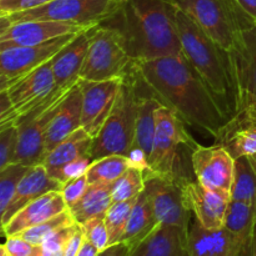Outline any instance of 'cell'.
Segmentation results:
<instances>
[{"mask_svg":"<svg viewBox=\"0 0 256 256\" xmlns=\"http://www.w3.org/2000/svg\"><path fill=\"white\" fill-rule=\"evenodd\" d=\"M249 159H250V162H252V166H254V169H255V172H256V154L252 155V156H250Z\"/></svg>","mask_w":256,"mask_h":256,"instance_id":"c3c4849f","label":"cell"},{"mask_svg":"<svg viewBox=\"0 0 256 256\" xmlns=\"http://www.w3.org/2000/svg\"><path fill=\"white\" fill-rule=\"evenodd\" d=\"M19 139V128L15 124L0 125V170L12 164Z\"/></svg>","mask_w":256,"mask_h":256,"instance_id":"d590c367","label":"cell"},{"mask_svg":"<svg viewBox=\"0 0 256 256\" xmlns=\"http://www.w3.org/2000/svg\"><path fill=\"white\" fill-rule=\"evenodd\" d=\"M4 246L9 256H32L35 250V245H32L20 235L8 236Z\"/></svg>","mask_w":256,"mask_h":256,"instance_id":"60d3db41","label":"cell"},{"mask_svg":"<svg viewBox=\"0 0 256 256\" xmlns=\"http://www.w3.org/2000/svg\"><path fill=\"white\" fill-rule=\"evenodd\" d=\"M90 44L80 79L106 82L124 79L135 66L124 38L116 29L99 24L89 30Z\"/></svg>","mask_w":256,"mask_h":256,"instance_id":"ba28073f","label":"cell"},{"mask_svg":"<svg viewBox=\"0 0 256 256\" xmlns=\"http://www.w3.org/2000/svg\"><path fill=\"white\" fill-rule=\"evenodd\" d=\"M192 169L205 188L232 194L235 159L222 145H199L192 154Z\"/></svg>","mask_w":256,"mask_h":256,"instance_id":"9a60e30c","label":"cell"},{"mask_svg":"<svg viewBox=\"0 0 256 256\" xmlns=\"http://www.w3.org/2000/svg\"><path fill=\"white\" fill-rule=\"evenodd\" d=\"M186 206L202 228L219 230L224 228L225 216L232 202V194L205 188L198 180H186L182 184Z\"/></svg>","mask_w":256,"mask_h":256,"instance_id":"e0dca14e","label":"cell"},{"mask_svg":"<svg viewBox=\"0 0 256 256\" xmlns=\"http://www.w3.org/2000/svg\"><path fill=\"white\" fill-rule=\"evenodd\" d=\"M156 225L158 222L154 214V209H152V204L146 192L144 190L138 196L136 202L132 208V215L129 218L122 242H126L132 248L142 239H145L156 228Z\"/></svg>","mask_w":256,"mask_h":256,"instance_id":"d4e9b609","label":"cell"},{"mask_svg":"<svg viewBox=\"0 0 256 256\" xmlns=\"http://www.w3.org/2000/svg\"><path fill=\"white\" fill-rule=\"evenodd\" d=\"M145 190V172L136 168H129L112 185V202L136 199Z\"/></svg>","mask_w":256,"mask_h":256,"instance_id":"4dcf8cb0","label":"cell"},{"mask_svg":"<svg viewBox=\"0 0 256 256\" xmlns=\"http://www.w3.org/2000/svg\"><path fill=\"white\" fill-rule=\"evenodd\" d=\"M174 0H124L102 24L124 38L135 62L182 54Z\"/></svg>","mask_w":256,"mask_h":256,"instance_id":"7a4b0ae2","label":"cell"},{"mask_svg":"<svg viewBox=\"0 0 256 256\" xmlns=\"http://www.w3.org/2000/svg\"><path fill=\"white\" fill-rule=\"evenodd\" d=\"M189 232L182 228L158 224L132 248L129 256H190Z\"/></svg>","mask_w":256,"mask_h":256,"instance_id":"ffe728a7","label":"cell"},{"mask_svg":"<svg viewBox=\"0 0 256 256\" xmlns=\"http://www.w3.org/2000/svg\"><path fill=\"white\" fill-rule=\"evenodd\" d=\"M122 79L106 82L79 80L82 92V128L92 138H96L116 102Z\"/></svg>","mask_w":256,"mask_h":256,"instance_id":"2e32d148","label":"cell"},{"mask_svg":"<svg viewBox=\"0 0 256 256\" xmlns=\"http://www.w3.org/2000/svg\"><path fill=\"white\" fill-rule=\"evenodd\" d=\"M232 202L256 204V172L246 156L235 159Z\"/></svg>","mask_w":256,"mask_h":256,"instance_id":"f1b7e54d","label":"cell"},{"mask_svg":"<svg viewBox=\"0 0 256 256\" xmlns=\"http://www.w3.org/2000/svg\"><path fill=\"white\" fill-rule=\"evenodd\" d=\"M135 68L160 102L176 112L186 125L204 130L216 140L232 120V110L182 52L138 62Z\"/></svg>","mask_w":256,"mask_h":256,"instance_id":"6da1fadb","label":"cell"},{"mask_svg":"<svg viewBox=\"0 0 256 256\" xmlns=\"http://www.w3.org/2000/svg\"><path fill=\"white\" fill-rule=\"evenodd\" d=\"M94 138L90 136L82 128L70 135L59 145L45 155L42 164L44 165L50 176H54L62 168L74 160L90 155Z\"/></svg>","mask_w":256,"mask_h":256,"instance_id":"cb8c5ba5","label":"cell"},{"mask_svg":"<svg viewBox=\"0 0 256 256\" xmlns=\"http://www.w3.org/2000/svg\"><path fill=\"white\" fill-rule=\"evenodd\" d=\"M84 242H85L84 230H82V225L79 224L78 225L76 230H75V232L72 234L69 244H68L64 256H76L78 252H79V250L82 249Z\"/></svg>","mask_w":256,"mask_h":256,"instance_id":"7bdbcfd3","label":"cell"},{"mask_svg":"<svg viewBox=\"0 0 256 256\" xmlns=\"http://www.w3.org/2000/svg\"><path fill=\"white\" fill-rule=\"evenodd\" d=\"M215 142L222 145L234 159L252 156L256 154V124L225 128Z\"/></svg>","mask_w":256,"mask_h":256,"instance_id":"83f0119b","label":"cell"},{"mask_svg":"<svg viewBox=\"0 0 256 256\" xmlns=\"http://www.w3.org/2000/svg\"><path fill=\"white\" fill-rule=\"evenodd\" d=\"M74 86H55L50 96L40 106L15 122L19 128V139L12 164L15 162L29 168L42 164L46 155L45 139L50 122L64 98Z\"/></svg>","mask_w":256,"mask_h":256,"instance_id":"30bf717a","label":"cell"},{"mask_svg":"<svg viewBox=\"0 0 256 256\" xmlns=\"http://www.w3.org/2000/svg\"><path fill=\"white\" fill-rule=\"evenodd\" d=\"M174 4L225 52L255 25L235 0H174Z\"/></svg>","mask_w":256,"mask_h":256,"instance_id":"52a82bcc","label":"cell"},{"mask_svg":"<svg viewBox=\"0 0 256 256\" xmlns=\"http://www.w3.org/2000/svg\"><path fill=\"white\" fill-rule=\"evenodd\" d=\"M229 54L234 112L226 128L256 124V25L238 36Z\"/></svg>","mask_w":256,"mask_h":256,"instance_id":"8992f818","label":"cell"},{"mask_svg":"<svg viewBox=\"0 0 256 256\" xmlns=\"http://www.w3.org/2000/svg\"><path fill=\"white\" fill-rule=\"evenodd\" d=\"M29 166L22 164H10L5 169L0 170V215L5 212L12 198L16 194L18 186Z\"/></svg>","mask_w":256,"mask_h":256,"instance_id":"d6a6232c","label":"cell"},{"mask_svg":"<svg viewBox=\"0 0 256 256\" xmlns=\"http://www.w3.org/2000/svg\"><path fill=\"white\" fill-rule=\"evenodd\" d=\"M0 256H9V255H8V252H6V249H5L4 245L0 248Z\"/></svg>","mask_w":256,"mask_h":256,"instance_id":"681fc988","label":"cell"},{"mask_svg":"<svg viewBox=\"0 0 256 256\" xmlns=\"http://www.w3.org/2000/svg\"><path fill=\"white\" fill-rule=\"evenodd\" d=\"M75 219L72 218V212L68 210V212H62V214L58 215V216L52 218V219L46 220V222H42V224L36 225V226H32L30 229L25 230V232H20V236L24 238L25 240H28L29 242H32V245H39L46 239L48 236L55 232L56 230L62 229V228L68 226V225L75 224Z\"/></svg>","mask_w":256,"mask_h":256,"instance_id":"836d02e7","label":"cell"},{"mask_svg":"<svg viewBox=\"0 0 256 256\" xmlns=\"http://www.w3.org/2000/svg\"><path fill=\"white\" fill-rule=\"evenodd\" d=\"M156 132L150 154V174L176 182L182 185L189 180L185 169V150H195L199 142L192 139L186 124L165 105L158 108Z\"/></svg>","mask_w":256,"mask_h":256,"instance_id":"277c9868","label":"cell"},{"mask_svg":"<svg viewBox=\"0 0 256 256\" xmlns=\"http://www.w3.org/2000/svg\"><path fill=\"white\" fill-rule=\"evenodd\" d=\"M136 199L112 202V206L105 214V222H106L108 230H109L110 245L122 242V238L124 235L125 229H126L128 222H129V218L132 215V208L136 202Z\"/></svg>","mask_w":256,"mask_h":256,"instance_id":"1f68e13d","label":"cell"},{"mask_svg":"<svg viewBox=\"0 0 256 256\" xmlns=\"http://www.w3.org/2000/svg\"><path fill=\"white\" fill-rule=\"evenodd\" d=\"M62 190V184L52 179L42 164L29 168L28 172L18 186L16 194L2 215H0L2 228L6 225L18 212L28 204L39 199L50 192Z\"/></svg>","mask_w":256,"mask_h":256,"instance_id":"44dd1931","label":"cell"},{"mask_svg":"<svg viewBox=\"0 0 256 256\" xmlns=\"http://www.w3.org/2000/svg\"><path fill=\"white\" fill-rule=\"evenodd\" d=\"M52 2V0H0V18L36 9Z\"/></svg>","mask_w":256,"mask_h":256,"instance_id":"ab89813d","label":"cell"},{"mask_svg":"<svg viewBox=\"0 0 256 256\" xmlns=\"http://www.w3.org/2000/svg\"><path fill=\"white\" fill-rule=\"evenodd\" d=\"M92 162H94V160H92V158L90 156V155H86V156H82L80 158V159L74 160V162L65 165L64 168H62V169L52 176V179L56 180L58 182H60L62 186L65 182H70V180L78 179V178L82 176V175H86L88 170L92 166Z\"/></svg>","mask_w":256,"mask_h":256,"instance_id":"74e56055","label":"cell"},{"mask_svg":"<svg viewBox=\"0 0 256 256\" xmlns=\"http://www.w3.org/2000/svg\"><path fill=\"white\" fill-rule=\"evenodd\" d=\"M176 24L184 56L202 75L210 89L234 112V92L228 52L222 49L179 9Z\"/></svg>","mask_w":256,"mask_h":256,"instance_id":"3957f363","label":"cell"},{"mask_svg":"<svg viewBox=\"0 0 256 256\" xmlns=\"http://www.w3.org/2000/svg\"><path fill=\"white\" fill-rule=\"evenodd\" d=\"M0 50L19 46H35L59 36L92 29L75 24L46 20H29L4 24L0 22Z\"/></svg>","mask_w":256,"mask_h":256,"instance_id":"5bb4252c","label":"cell"},{"mask_svg":"<svg viewBox=\"0 0 256 256\" xmlns=\"http://www.w3.org/2000/svg\"><path fill=\"white\" fill-rule=\"evenodd\" d=\"M89 185L90 184L86 175H82V176L78 178V179L70 180V182H65L62 185V194L69 209L80 202V199L84 196L86 190L89 189Z\"/></svg>","mask_w":256,"mask_h":256,"instance_id":"f35d334b","label":"cell"},{"mask_svg":"<svg viewBox=\"0 0 256 256\" xmlns=\"http://www.w3.org/2000/svg\"><path fill=\"white\" fill-rule=\"evenodd\" d=\"M256 222V204L232 202L225 216L224 228L244 244L250 245Z\"/></svg>","mask_w":256,"mask_h":256,"instance_id":"4316f807","label":"cell"},{"mask_svg":"<svg viewBox=\"0 0 256 256\" xmlns=\"http://www.w3.org/2000/svg\"><path fill=\"white\" fill-rule=\"evenodd\" d=\"M235 2L256 25V0H235Z\"/></svg>","mask_w":256,"mask_h":256,"instance_id":"f6af8a7d","label":"cell"},{"mask_svg":"<svg viewBox=\"0 0 256 256\" xmlns=\"http://www.w3.org/2000/svg\"><path fill=\"white\" fill-rule=\"evenodd\" d=\"M112 204V185L90 184L84 196L78 204L70 208L69 212L78 224H84L94 218H105Z\"/></svg>","mask_w":256,"mask_h":256,"instance_id":"484cf974","label":"cell"},{"mask_svg":"<svg viewBox=\"0 0 256 256\" xmlns=\"http://www.w3.org/2000/svg\"><path fill=\"white\" fill-rule=\"evenodd\" d=\"M78 34L64 35L35 46L0 50V92L52 62Z\"/></svg>","mask_w":256,"mask_h":256,"instance_id":"7c38bea8","label":"cell"},{"mask_svg":"<svg viewBox=\"0 0 256 256\" xmlns=\"http://www.w3.org/2000/svg\"><path fill=\"white\" fill-rule=\"evenodd\" d=\"M82 92L79 82L68 92L49 125L45 139L46 154L82 128Z\"/></svg>","mask_w":256,"mask_h":256,"instance_id":"7402d4cb","label":"cell"},{"mask_svg":"<svg viewBox=\"0 0 256 256\" xmlns=\"http://www.w3.org/2000/svg\"><path fill=\"white\" fill-rule=\"evenodd\" d=\"M139 99V74L134 66L122 79L114 109L92 142L90 156L94 162L109 155L126 156L134 142Z\"/></svg>","mask_w":256,"mask_h":256,"instance_id":"5b68a950","label":"cell"},{"mask_svg":"<svg viewBox=\"0 0 256 256\" xmlns=\"http://www.w3.org/2000/svg\"><path fill=\"white\" fill-rule=\"evenodd\" d=\"M252 244L240 242L225 228L208 230L192 216L189 232L190 256H249Z\"/></svg>","mask_w":256,"mask_h":256,"instance_id":"ac0fdd59","label":"cell"},{"mask_svg":"<svg viewBox=\"0 0 256 256\" xmlns=\"http://www.w3.org/2000/svg\"><path fill=\"white\" fill-rule=\"evenodd\" d=\"M145 192L152 204L158 224L172 225L190 232L192 212L188 209L182 185L154 174H145Z\"/></svg>","mask_w":256,"mask_h":256,"instance_id":"4fadbf2b","label":"cell"},{"mask_svg":"<svg viewBox=\"0 0 256 256\" xmlns=\"http://www.w3.org/2000/svg\"><path fill=\"white\" fill-rule=\"evenodd\" d=\"M84 230L85 239L92 242L99 252L110 246V236L105 218H94L84 224H80Z\"/></svg>","mask_w":256,"mask_h":256,"instance_id":"8d00e7d4","label":"cell"},{"mask_svg":"<svg viewBox=\"0 0 256 256\" xmlns=\"http://www.w3.org/2000/svg\"><path fill=\"white\" fill-rule=\"evenodd\" d=\"M128 160H129L132 168H136V169L142 170L145 174H150L152 172V166H150L149 155L139 146H134L132 145L130 148L129 152L126 155Z\"/></svg>","mask_w":256,"mask_h":256,"instance_id":"b9f144b4","label":"cell"},{"mask_svg":"<svg viewBox=\"0 0 256 256\" xmlns=\"http://www.w3.org/2000/svg\"><path fill=\"white\" fill-rule=\"evenodd\" d=\"M249 256H256V222H255V228H254V234H252V248H250Z\"/></svg>","mask_w":256,"mask_h":256,"instance_id":"7dc6e473","label":"cell"},{"mask_svg":"<svg viewBox=\"0 0 256 256\" xmlns=\"http://www.w3.org/2000/svg\"><path fill=\"white\" fill-rule=\"evenodd\" d=\"M78 222L62 228L48 236L42 244L35 245L32 256H64L68 244L78 228Z\"/></svg>","mask_w":256,"mask_h":256,"instance_id":"e575fe53","label":"cell"},{"mask_svg":"<svg viewBox=\"0 0 256 256\" xmlns=\"http://www.w3.org/2000/svg\"><path fill=\"white\" fill-rule=\"evenodd\" d=\"M129 168V160L124 155H109L92 162L88 170L89 184L112 185Z\"/></svg>","mask_w":256,"mask_h":256,"instance_id":"f546056e","label":"cell"},{"mask_svg":"<svg viewBox=\"0 0 256 256\" xmlns=\"http://www.w3.org/2000/svg\"><path fill=\"white\" fill-rule=\"evenodd\" d=\"M55 89L52 60L0 92V125L15 124L40 106Z\"/></svg>","mask_w":256,"mask_h":256,"instance_id":"8fae6325","label":"cell"},{"mask_svg":"<svg viewBox=\"0 0 256 256\" xmlns=\"http://www.w3.org/2000/svg\"><path fill=\"white\" fill-rule=\"evenodd\" d=\"M90 44L89 30L78 34L52 59L55 86H74L79 82L80 72L86 59Z\"/></svg>","mask_w":256,"mask_h":256,"instance_id":"603a6c76","label":"cell"},{"mask_svg":"<svg viewBox=\"0 0 256 256\" xmlns=\"http://www.w3.org/2000/svg\"><path fill=\"white\" fill-rule=\"evenodd\" d=\"M132 252V246L126 242H118V244L110 245L105 250L100 252L98 256H129Z\"/></svg>","mask_w":256,"mask_h":256,"instance_id":"ee69618b","label":"cell"},{"mask_svg":"<svg viewBox=\"0 0 256 256\" xmlns=\"http://www.w3.org/2000/svg\"><path fill=\"white\" fill-rule=\"evenodd\" d=\"M99 252H100L99 250H98L92 242H88V240L85 239L84 244H82V249L79 250V252H78L76 256H98Z\"/></svg>","mask_w":256,"mask_h":256,"instance_id":"bcb514c9","label":"cell"},{"mask_svg":"<svg viewBox=\"0 0 256 256\" xmlns=\"http://www.w3.org/2000/svg\"><path fill=\"white\" fill-rule=\"evenodd\" d=\"M122 2L124 0H52L44 6L0 18V22L46 20L94 28L110 19L119 10Z\"/></svg>","mask_w":256,"mask_h":256,"instance_id":"9c48e42d","label":"cell"},{"mask_svg":"<svg viewBox=\"0 0 256 256\" xmlns=\"http://www.w3.org/2000/svg\"><path fill=\"white\" fill-rule=\"evenodd\" d=\"M68 210L69 208L65 202L62 190L50 192L20 210L6 225L2 226V232L6 238L19 235L20 232L52 219Z\"/></svg>","mask_w":256,"mask_h":256,"instance_id":"d6986e66","label":"cell"}]
</instances>
